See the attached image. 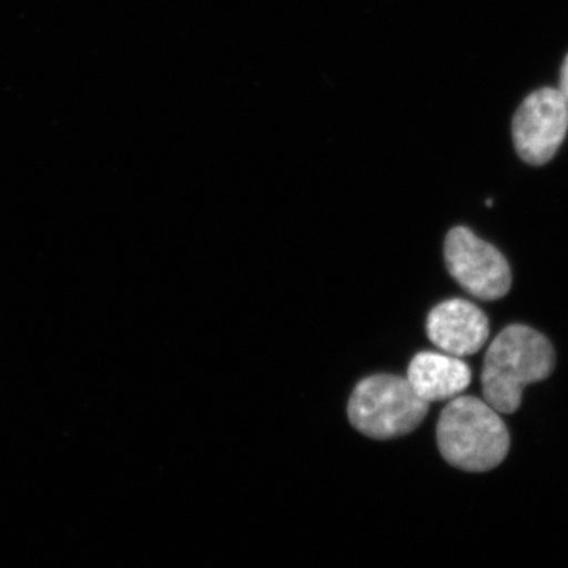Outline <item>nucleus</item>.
<instances>
[{"mask_svg": "<svg viewBox=\"0 0 568 568\" xmlns=\"http://www.w3.org/2000/svg\"><path fill=\"white\" fill-rule=\"evenodd\" d=\"M555 362V349L547 336L528 325H508L493 339L485 355V402L499 414H514L521 406L525 387L547 379Z\"/></svg>", "mask_w": 568, "mask_h": 568, "instance_id": "nucleus-1", "label": "nucleus"}, {"mask_svg": "<svg viewBox=\"0 0 568 568\" xmlns=\"http://www.w3.org/2000/svg\"><path fill=\"white\" fill-rule=\"evenodd\" d=\"M428 409V403L414 392L406 377L375 375L355 386L347 405V417L362 435L387 440L417 429Z\"/></svg>", "mask_w": 568, "mask_h": 568, "instance_id": "nucleus-3", "label": "nucleus"}, {"mask_svg": "<svg viewBox=\"0 0 568 568\" xmlns=\"http://www.w3.org/2000/svg\"><path fill=\"white\" fill-rule=\"evenodd\" d=\"M448 274L474 297L497 301L508 294L511 271L503 253L467 227H454L444 244Z\"/></svg>", "mask_w": 568, "mask_h": 568, "instance_id": "nucleus-4", "label": "nucleus"}, {"mask_svg": "<svg viewBox=\"0 0 568 568\" xmlns=\"http://www.w3.org/2000/svg\"><path fill=\"white\" fill-rule=\"evenodd\" d=\"M567 130V100L559 89H540L530 93L515 114V148L526 163H548L559 151Z\"/></svg>", "mask_w": 568, "mask_h": 568, "instance_id": "nucleus-5", "label": "nucleus"}, {"mask_svg": "<svg viewBox=\"0 0 568 568\" xmlns=\"http://www.w3.org/2000/svg\"><path fill=\"white\" fill-rule=\"evenodd\" d=\"M437 447L448 465L487 473L506 459L510 435L499 413L476 396L452 399L437 422Z\"/></svg>", "mask_w": 568, "mask_h": 568, "instance_id": "nucleus-2", "label": "nucleus"}, {"mask_svg": "<svg viewBox=\"0 0 568 568\" xmlns=\"http://www.w3.org/2000/svg\"><path fill=\"white\" fill-rule=\"evenodd\" d=\"M426 335L443 353L466 357L477 354L488 342L489 321L477 305L450 298L429 312Z\"/></svg>", "mask_w": 568, "mask_h": 568, "instance_id": "nucleus-6", "label": "nucleus"}, {"mask_svg": "<svg viewBox=\"0 0 568 568\" xmlns=\"http://www.w3.org/2000/svg\"><path fill=\"white\" fill-rule=\"evenodd\" d=\"M406 379L414 392L432 405L465 392L473 379V373L469 365L455 355L420 353L410 361Z\"/></svg>", "mask_w": 568, "mask_h": 568, "instance_id": "nucleus-7", "label": "nucleus"}, {"mask_svg": "<svg viewBox=\"0 0 568 568\" xmlns=\"http://www.w3.org/2000/svg\"><path fill=\"white\" fill-rule=\"evenodd\" d=\"M560 93H562L564 99L567 100L568 103V55L566 61H564L562 70H560Z\"/></svg>", "mask_w": 568, "mask_h": 568, "instance_id": "nucleus-8", "label": "nucleus"}]
</instances>
